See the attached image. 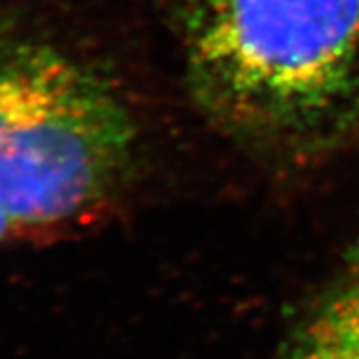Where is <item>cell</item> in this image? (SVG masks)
Listing matches in <instances>:
<instances>
[{
  "mask_svg": "<svg viewBox=\"0 0 359 359\" xmlns=\"http://www.w3.org/2000/svg\"><path fill=\"white\" fill-rule=\"evenodd\" d=\"M190 100L236 144L308 160L359 136V0H178Z\"/></svg>",
  "mask_w": 359,
  "mask_h": 359,
  "instance_id": "cell-1",
  "label": "cell"
},
{
  "mask_svg": "<svg viewBox=\"0 0 359 359\" xmlns=\"http://www.w3.org/2000/svg\"><path fill=\"white\" fill-rule=\"evenodd\" d=\"M138 152V120L110 78L56 44L0 36V208L18 240L112 210Z\"/></svg>",
  "mask_w": 359,
  "mask_h": 359,
  "instance_id": "cell-2",
  "label": "cell"
},
{
  "mask_svg": "<svg viewBox=\"0 0 359 359\" xmlns=\"http://www.w3.org/2000/svg\"><path fill=\"white\" fill-rule=\"evenodd\" d=\"M283 359H359V240L295 325Z\"/></svg>",
  "mask_w": 359,
  "mask_h": 359,
  "instance_id": "cell-3",
  "label": "cell"
},
{
  "mask_svg": "<svg viewBox=\"0 0 359 359\" xmlns=\"http://www.w3.org/2000/svg\"><path fill=\"white\" fill-rule=\"evenodd\" d=\"M8 240H18V238H16V231H14L8 216L0 208V244H6Z\"/></svg>",
  "mask_w": 359,
  "mask_h": 359,
  "instance_id": "cell-4",
  "label": "cell"
}]
</instances>
